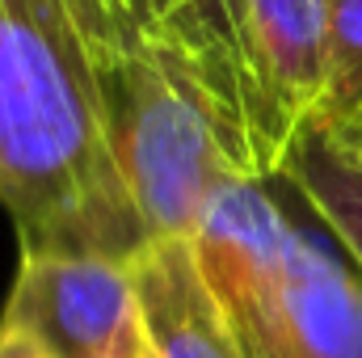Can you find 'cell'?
Listing matches in <instances>:
<instances>
[{
	"label": "cell",
	"instance_id": "3",
	"mask_svg": "<svg viewBox=\"0 0 362 358\" xmlns=\"http://www.w3.org/2000/svg\"><path fill=\"white\" fill-rule=\"evenodd\" d=\"M286 228L291 211L274 202L266 181L228 173L189 236L198 266L249 358H299L291 325Z\"/></svg>",
	"mask_w": 362,
	"mask_h": 358
},
{
	"label": "cell",
	"instance_id": "10",
	"mask_svg": "<svg viewBox=\"0 0 362 358\" xmlns=\"http://www.w3.org/2000/svg\"><path fill=\"white\" fill-rule=\"evenodd\" d=\"M0 358H51V354H42L25 333H17V329H4V325H0Z\"/></svg>",
	"mask_w": 362,
	"mask_h": 358
},
{
	"label": "cell",
	"instance_id": "5",
	"mask_svg": "<svg viewBox=\"0 0 362 358\" xmlns=\"http://www.w3.org/2000/svg\"><path fill=\"white\" fill-rule=\"evenodd\" d=\"M131 278L152 358H249L189 236H152L131 258Z\"/></svg>",
	"mask_w": 362,
	"mask_h": 358
},
{
	"label": "cell",
	"instance_id": "9",
	"mask_svg": "<svg viewBox=\"0 0 362 358\" xmlns=\"http://www.w3.org/2000/svg\"><path fill=\"white\" fill-rule=\"evenodd\" d=\"M325 122H362V0H329V97L320 105Z\"/></svg>",
	"mask_w": 362,
	"mask_h": 358
},
{
	"label": "cell",
	"instance_id": "11",
	"mask_svg": "<svg viewBox=\"0 0 362 358\" xmlns=\"http://www.w3.org/2000/svg\"><path fill=\"white\" fill-rule=\"evenodd\" d=\"M139 4H144V8H152L156 17H165V13H173V8H177L181 0H139Z\"/></svg>",
	"mask_w": 362,
	"mask_h": 358
},
{
	"label": "cell",
	"instance_id": "2",
	"mask_svg": "<svg viewBox=\"0 0 362 358\" xmlns=\"http://www.w3.org/2000/svg\"><path fill=\"white\" fill-rule=\"evenodd\" d=\"M110 152L152 236H194L232 169L181 85L160 21L139 0H72Z\"/></svg>",
	"mask_w": 362,
	"mask_h": 358
},
{
	"label": "cell",
	"instance_id": "13",
	"mask_svg": "<svg viewBox=\"0 0 362 358\" xmlns=\"http://www.w3.org/2000/svg\"><path fill=\"white\" fill-rule=\"evenodd\" d=\"M139 358H152V354H139Z\"/></svg>",
	"mask_w": 362,
	"mask_h": 358
},
{
	"label": "cell",
	"instance_id": "4",
	"mask_svg": "<svg viewBox=\"0 0 362 358\" xmlns=\"http://www.w3.org/2000/svg\"><path fill=\"white\" fill-rule=\"evenodd\" d=\"M0 325L51 358L148 354L131 262L118 258L21 253Z\"/></svg>",
	"mask_w": 362,
	"mask_h": 358
},
{
	"label": "cell",
	"instance_id": "12",
	"mask_svg": "<svg viewBox=\"0 0 362 358\" xmlns=\"http://www.w3.org/2000/svg\"><path fill=\"white\" fill-rule=\"evenodd\" d=\"M337 131H341V127H337ZM346 139H354V144L362 148V122H358V127H346Z\"/></svg>",
	"mask_w": 362,
	"mask_h": 358
},
{
	"label": "cell",
	"instance_id": "1",
	"mask_svg": "<svg viewBox=\"0 0 362 358\" xmlns=\"http://www.w3.org/2000/svg\"><path fill=\"white\" fill-rule=\"evenodd\" d=\"M0 202L21 253L131 262L152 241L110 152L72 0H0Z\"/></svg>",
	"mask_w": 362,
	"mask_h": 358
},
{
	"label": "cell",
	"instance_id": "8",
	"mask_svg": "<svg viewBox=\"0 0 362 358\" xmlns=\"http://www.w3.org/2000/svg\"><path fill=\"white\" fill-rule=\"evenodd\" d=\"M282 178L299 190V198L325 219V228L346 245L362 270V148L346 139L325 118H308L295 135Z\"/></svg>",
	"mask_w": 362,
	"mask_h": 358
},
{
	"label": "cell",
	"instance_id": "6",
	"mask_svg": "<svg viewBox=\"0 0 362 358\" xmlns=\"http://www.w3.org/2000/svg\"><path fill=\"white\" fill-rule=\"evenodd\" d=\"M291 325L299 358H362V270L346 266L320 236L286 228Z\"/></svg>",
	"mask_w": 362,
	"mask_h": 358
},
{
	"label": "cell",
	"instance_id": "7",
	"mask_svg": "<svg viewBox=\"0 0 362 358\" xmlns=\"http://www.w3.org/2000/svg\"><path fill=\"white\" fill-rule=\"evenodd\" d=\"M249 17L282 105L308 127L329 97V0H249Z\"/></svg>",
	"mask_w": 362,
	"mask_h": 358
}]
</instances>
